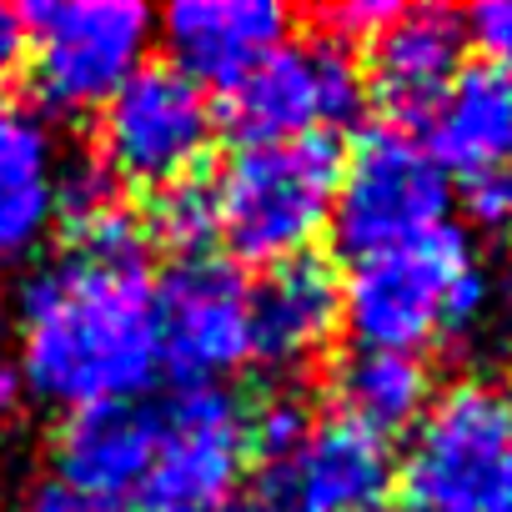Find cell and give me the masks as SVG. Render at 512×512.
Returning <instances> with one entry per match:
<instances>
[{
  "label": "cell",
  "mask_w": 512,
  "mask_h": 512,
  "mask_svg": "<svg viewBox=\"0 0 512 512\" xmlns=\"http://www.w3.org/2000/svg\"><path fill=\"white\" fill-rule=\"evenodd\" d=\"M11 337L26 397L66 417L136 402L161 377L146 251L71 246L56 262H41L16 287Z\"/></svg>",
  "instance_id": "cell-1"
},
{
  "label": "cell",
  "mask_w": 512,
  "mask_h": 512,
  "mask_svg": "<svg viewBox=\"0 0 512 512\" xmlns=\"http://www.w3.org/2000/svg\"><path fill=\"white\" fill-rule=\"evenodd\" d=\"M497 307V287L462 226H437L392 251L362 256L342 277V327L357 347L422 357L437 342H467Z\"/></svg>",
  "instance_id": "cell-2"
},
{
  "label": "cell",
  "mask_w": 512,
  "mask_h": 512,
  "mask_svg": "<svg viewBox=\"0 0 512 512\" xmlns=\"http://www.w3.org/2000/svg\"><path fill=\"white\" fill-rule=\"evenodd\" d=\"M342 181V151L332 136L241 146L211 186L216 241L246 267H282L312 256V241L332 221Z\"/></svg>",
  "instance_id": "cell-3"
},
{
  "label": "cell",
  "mask_w": 512,
  "mask_h": 512,
  "mask_svg": "<svg viewBox=\"0 0 512 512\" xmlns=\"http://www.w3.org/2000/svg\"><path fill=\"white\" fill-rule=\"evenodd\" d=\"M412 512H512V412L487 382L432 397L397 462Z\"/></svg>",
  "instance_id": "cell-4"
},
{
  "label": "cell",
  "mask_w": 512,
  "mask_h": 512,
  "mask_svg": "<svg viewBox=\"0 0 512 512\" xmlns=\"http://www.w3.org/2000/svg\"><path fill=\"white\" fill-rule=\"evenodd\" d=\"M21 21L36 96L61 116L101 111L156 46V11L141 0H41Z\"/></svg>",
  "instance_id": "cell-5"
},
{
  "label": "cell",
  "mask_w": 512,
  "mask_h": 512,
  "mask_svg": "<svg viewBox=\"0 0 512 512\" xmlns=\"http://www.w3.org/2000/svg\"><path fill=\"white\" fill-rule=\"evenodd\" d=\"M211 96L176 66H141L96 116V161L121 191H166L196 181L216 146Z\"/></svg>",
  "instance_id": "cell-6"
},
{
  "label": "cell",
  "mask_w": 512,
  "mask_h": 512,
  "mask_svg": "<svg viewBox=\"0 0 512 512\" xmlns=\"http://www.w3.org/2000/svg\"><path fill=\"white\" fill-rule=\"evenodd\" d=\"M452 211V181L437 166V156L402 126H372L352 156H342V181L332 201V241L342 256L392 251L402 241H417L437 226H447Z\"/></svg>",
  "instance_id": "cell-7"
},
{
  "label": "cell",
  "mask_w": 512,
  "mask_h": 512,
  "mask_svg": "<svg viewBox=\"0 0 512 512\" xmlns=\"http://www.w3.org/2000/svg\"><path fill=\"white\" fill-rule=\"evenodd\" d=\"M367 106L362 66L327 36L287 41L226 91V126L241 146L307 141L352 126Z\"/></svg>",
  "instance_id": "cell-8"
},
{
  "label": "cell",
  "mask_w": 512,
  "mask_h": 512,
  "mask_svg": "<svg viewBox=\"0 0 512 512\" xmlns=\"http://www.w3.org/2000/svg\"><path fill=\"white\" fill-rule=\"evenodd\" d=\"M251 467L246 402L226 387H181L156 412L151 472L136 492L141 512H221Z\"/></svg>",
  "instance_id": "cell-9"
},
{
  "label": "cell",
  "mask_w": 512,
  "mask_h": 512,
  "mask_svg": "<svg viewBox=\"0 0 512 512\" xmlns=\"http://www.w3.org/2000/svg\"><path fill=\"white\" fill-rule=\"evenodd\" d=\"M161 372L181 387H226L251 362V282L221 256H181L156 282Z\"/></svg>",
  "instance_id": "cell-10"
},
{
  "label": "cell",
  "mask_w": 512,
  "mask_h": 512,
  "mask_svg": "<svg viewBox=\"0 0 512 512\" xmlns=\"http://www.w3.org/2000/svg\"><path fill=\"white\" fill-rule=\"evenodd\" d=\"M272 487L287 512H382L397 487V452L387 437L347 417H327L312 422L282 462H272Z\"/></svg>",
  "instance_id": "cell-11"
},
{
  "label": "cell",
  "mask_w": 512,
  "mask_h": 512,
  "mask_svg": "<svg viewBox=\"0 0 512 512\" xmlns=\"http://www.w3.org/2000/svg\"><path fill=\"white\" fill-rule=\"evenodd\" d=\"M156 41L171 56L166 66L211 96L231 91L292 41V11L277 0H176L166 16H156Z\"/></svg>",
  "instance_id": "cell-12"
},
{
  "label": "cell",
  "mask_w": 512,
  "mask_h": 512,
  "mask_svg": "<svg viewBox=\"0 0 512 512\" xmlns=\"http://www.w3.org/2000/svg\"><path fill=\"white\" fill-rule=\"evenodd\" d=\"M342 332V277L322 256L267 267L251 282V362L272 372H307L317 367Z\"/></svg>",
  "instance_id": "cell-13"
},
{
  "label": "cell",
  "mask_w": 512,
  "mask_h": 512,
  "mask_svg": "<svg viewBox=\"0 0 512 512\" xmlns=\"http://www.w3.org/2000/svg\"><path fill=\"white\" fill-rule=\"evenodd\" d=\"M367 46H372L367 71H362L367 101H377L407 131L412 121H427V111L457 81L462 56H467V31H462V16L442 6H412V11H397Z\"/></svg>",
  "instance_id": "cell-14"
},
{
  "label": "cell",
  "mask_w": 512,
  "mask_h": 512,
  "mask_svg": "<svg viewBox=\"0 0 512 512\" xmlns=\"http://www.w3.org/2000/svg\"><path fill=\"white\" fill-rule=\"evenodd\" d=\"M61 171L56 126L31 106L0 101V272L46 251L61 226Z\"/></svg>",
  "instance_id": "cell-15"
},
{
  "label": "cell",
  "mask_w": 512,
  "mask_h": 512,
  "mask_svg": "<svg viewBox=\"0 0 512 512\" xmlns=\"http://www.w3.org/2000/svg\"><path fill=\"white\" fill-rule=\"evenodd\" d=\"M156 452V412L141 402L121 407H91L61 422L51 437V482L66 492L96 502V507H121L136 502Z\"/></svg>",
  "instance_id": "cell-16"
},
{
  "label": "cell",
  "mask_w": 512,
  "mask_h": 512,
  "mask_svg": "<svg viewBox=\"0 0 512 512\" xmlns=\"http://www.w3.org/2000/svg\"><path fill=\"white\" fill-rule=\"evenodd\" d=\"M442 171L482 176L512 166V76L492 66H462L442 101L427 111L422 141Z\"/></svg>",
  "instance_id": "cell-17"
},
{
  "label": "cell",
  "mask_w": 512,
  "mask_h": 512,
  "mask_svg": "<svg viewBox=\"0 0 512 512\" xmlns=\"http://www.w3.org/2000/svg\"><path fill=\"white\" fill-rule=\"evenodd\" d=\"M437 387H432V367L412 352H382V347H357L352 357L337 362L332 372V402L337 417L392 437L422 422V412L432 407Z\"/></svg>",
  "instance_id": "cell-18"
},
{
  "label": "cell",
  "mask_w": 512,
  "mask_h": 512,
  "mask_svg": "<svg viewBox=\"0 0 512 512\" xmlns=\"http://www.w3.org/2000/svg\"><path fill=\"white\" fill-rule=\"evenodd\" d=\"M146 241L171 246L176 262L181 256H211L216 241V211H211V186L206 181H181L151 196L146 216H141Z\"/></svg>",
  "instance_id": "cell-19"
},
{
  "label": "cell",
  "mask_w": 512,
  "mask_h": 512,
  "mask_svg": "<svg viewBox=\"0 0 512 512\" xmlns=\"http://www.w3.org/2000/svg\"><path fill=\"white\" fill-rule=\"evenodd\" d=\"M317 417L302 407V397L297 392H272V397H262V402H251L246 407V437H251V457H262L267 467L272 462H282L302 437H307V427H312Z\"/></svg>",
  "instance_id": "cell-20"
},
{
  "label": "cell",
  "mask_w": 512,
  "mask_h": 512,
  "mask_svg": "<svg viewBox=\"0 0 512 512\" xmlns=\"http://www.w3.org/2000/svg\"><path fill=\"white\" fill-rule=\"evenodd\" d=\"M462 211L477 236L487 241H512V166L467 176L462 186Z\"/></svg>",
  "instance_id": "cell-21"
},
{
  "label": "cell",
  "mask_w": 512,
  "mask_h": 512,
  "mask_svg": "<svg viewBox=\"0 0 512 512\" xmlns=\"http://www.w3.org/2000/svg\"><path fill=\"white\" fill-rule=\"evenodd\" d=\"M462 31H467V46H477L492 71L512 76V0H482V6H472L462 16Z\"/></svg>",
  "instance_id": "cell-22"
},
{
  "label": "cell",
  "mask_w": 512,
  "mask_h": 512,
  "mask_svg": "<svg viewBox=\"0 0 512 512\" xmlns=\"http://www.w3.org/2000/svg\"><path fill=\"white\" fill-rule=\"evenodd\" d=\"M392 16H397V6H377V0H347V6H327V11H322V26H327V41L352 46V41H372Z\"/></svg>",
  "instance_id": "cell-23"
},
{
  "label": "cell",
  "mask_w": 512,
  "mask_h": 512,
  "mask_svg": "<svg viewBox=\"0 0 512 512\" xmlns=\"http://www.w3.org/2000/svg\"><path fill=\"white\" fill-rule=\"evenodd\" d=\"M21 66H26V21L21 11L0 6V91L21 76Z\"/></svg>",
  "instance_id": "cell-24"
},
{
  "label": "cell",
  "mask_w": 512,
  "mask_h": 512,
  "mask_svg": "<svg viewBox=\"0 0 512 512\" xmlns=\"http://www.w3.org/2000/svg\"><path fill=\"white\" fill-rule=\"evenodd\" d=\"M16 512H121V507H96V502L66 492L61 482H36V487L16 502Z\"/></svg>",
  "instance_id": "cell-25"
},
{
  "label": "cell",
  "mask_w": 512,
  "mask_h": 512,
  "mask_svg": "<svg viewBox=\"0 0 512 512\" xmlns=\"http://www.w3.org/2000/svg\"><path fill=\"white\" fill-rule=\"evenodd\" d=\"M26 407V382H21V367L11 357V347L0 342V427H11Z\"/></svg>",
  "instance_id": "cell-26"
},
{
  "label": "cell",
  "mask_w": 512,
  "mask_h": 512,
  "mask_svg": "<svg viewBox=\"0 0 512 512\" xmlns=\"http://www.w3.org/2000/svg\"><path fill=\"white\" fill-rule=\"evenodd\" d=\"M221 512H272V507H251V502H231V507H221Z\"/></svg>",
  "instance_id": "cell-27"
},
{
  "label": "cell",
  "mask_w": 512,
  "mask_h": 512,
  "mask_svg": "<svg viewBox=\"0 0 512 512\" xmlns=\"http://www.w3.org/2000/svg\"><path fill=\"white\" fill-rule=\"evenodd\" d=\"M507 302H512V287H507Z\"/></svg>",
  "instance_id": "cell-28"
},
{
  "label": "cell",
  "mask_w": 512,
  "mask_h": 512,
  "mask_svg": "<svg viewBox=\"0 0 512 512\" xmlns=\"http://www.w3.org/2000/svg\"><path fill=\"white\" fill-rule=\"evenodd\" d=\"M507 412H512V407H507Z\"/></svg>",
  "instance_id": "cell-29"
}]
</instances>
